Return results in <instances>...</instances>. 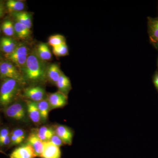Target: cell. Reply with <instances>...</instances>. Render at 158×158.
<instances>
[{
  "mask_svg": "<svg viewBox=\"0 0 158 158\" xmlns=\"http://www.w3.org/2000/svg\"><path fill=\"white\" fill-rule=\"evenodd\" d=\"M47 68L45 62L40 59L34 50L29 54L22 73L25 81L41 82L47 79Z\"/></svg>",
  "mask_w": 158,
  "mask_h": 158,
  "instance_id": "obj_1",
  "label": "cell"
},
{
  "mask_svg": "<svg viewBox=\"0 0 158 158\" xmlns=\"http://www.w3.org/2000/svg\"><path fill=\"white\" fill-rule=\"evenodd\" d=\"M21 85L14 79L3 80L0 87V106L5 108L14 102Z\"/></svg>",
  "mask_w": 158,
  "mask_h": 158,
  "instance_id": "obj_2",
  "label": "cell"
},
{
  "mask_svg": "<svg viewBox=\"0 0 158 158\" xmlns=\"http://www.w3.org/2000/svg\"><path fill=\"white\" fill-rule=\"evenodd\" d=\"M0 78L14 79L21 85L26 83L21 72L9 60H0Z\"/></svg>",
  "mask_w": 158,
  "mask_h": 158,
  "instance_id": "obj_3",
  "label": "cell"
},
{
  "mask_svg": "<svg viewBox=\"0 0 158 158\" xmlns=\"http://www.w3.org/2000/svg\"><path fill=\"white\" fill-rule=\"evenodd\" d=\"M28 55L27 47L25 44H19L11 53L5 56L6 59L12 62L22 73Z\"/></svg>",
  "mask_w": 158,
  "mask_h": 158,
  "instance_id": "obj_4",
  "label": "cell"
},
{
  "mask_svg": "<svg viewBox=\"0 0 158 158\" xmlns=\"http://www.w3.org/2000/svg\"><path fill=\"white\" fill-rule=\"evenodd\" d=\"M3 111L6 117L12 120L21 121L25 118V110L22 104L19 102L12 103L4 108Z\"/></svg>",
  "mask_w": 158,
  "mask_h": 158,
  "instance_id": "obj_5",
  "label": "cell"
},
{
  "mask_svg": "<svg viewBox=\"0 0 158 158\" xmlns=\"http://www.w3.org/2000/svg\"><path fill=\"white\" fill-rule=\"evenodd\" d=\"M48 100L51 110L63 107L67 104L68 101L67 95L58 91L49 94Z\"/></svg>",
  "mask_w": 158,
  "mask_h": 158,
  "instance_id": "obj_6",
  "label": "cell"
},
{
  "mask_svg": "<svg viewBox=\"0 0 158 158\" xmlns=\"http://www.w3.org/2000/svg\"><path fill=\"white\" fill-rule=\"evenodd\" d=\"M45 94L44 89L40 86L29 87L25 88L23 91L25 97L36 102L44 99Z\"/></svg>",
  "mask_w": 158,
  "mask_h": 158,
  "instance_id": "obj_7",
  "label": "cell"
},
{
  "mask_svg": "<svg viewBox=\"0 0 158 158\" xmlns=\"http://www.w3.org/2000/svg\"><path fill=\"white\" fill-rule=\"evenodd\" d=\"M37 157L33 148L29 144L15 148L9 155V158H35Z\"/></svg>",
  "mask_w": 158,
  "mask_h": 158,
  "instance_id": "obj_8",
  "label": "cell"
},
{
  "mask_svg": "<svg viewBox=\"0 0 158 158\" xmlns=\"http://www.w3.org/2000/svg\"><path fill=\"white\" fill-rule=\"evenodd\" d=\"M61 152L60 147L53 144L50 141H44V149L41 158H61Z\"/></svg>",
  "mask_w": 158,
  "mask_h": 158,
  "instance_id": "obj_9",
  "label": "cell"
},
{
  "mask_svg": "<svg viewBox=\"0 0 158 158\" xmlns=\"http://www.w3.org/2000/svg\"><path fill=\"white\" fill-rule=\"evenodd\" d=\"M57 136L61 138L65 144L70 145L72 144L73 133L70 129L65 126L59 125L55 131Z\"/></svg>",
  "mask_w": 158,
  "mask_h": 158,
  "instance_id": "obj_10",
  "label": "cell"
},
{
  "mask_svg": "<svg viewBox=\"0 0 158 158\" xmlns=\"http://www.w3.org/2000/svg\"><path fill=\"white\" fill-rule=\"evenodd\" d=\"M28 144L33 148L37 156L42 154L44 149V142L40 139L36 133H31L27 139Z\"/></svg>",
  "mask_w": 158,
  "mask_h": 158,
  "instance_id": "obj_11",
  "label": "cell"
},
{
  "mask_svg": "<svg viewBox=\"0 0 158 158\" xmlns=\"http://www.w3.org/2000/svg\"><path fill=\"white\" fill-rule=\"evenodd\" d=\"M26 102L30 119L35 124H39L41 118L37 102L30 100H27Z\"/></svg>",
  "mask_w": 158,
  "mask_h": 158,
  "instance_id": "obj_12",
  "label": "cell"
},
{
  "mask_svg": "<svg viewBox=\"0 0 158 158\" xmlns=\"http://www.w3.org/2000/svg\"><path fill=\"white\" fill-rule=\"evenodd\" d=\"M18 45L16 41L10 37H3L0 39V49L6 55L11 53Z\"/></svg>",
  "mask_w": 158,
  "mask_h": 158,
  "instance_id": "obj_13",
  "label": "cell"
},
{
  "mask_svg": "<svg viewBox=\"0 0 158 158\" xmlns=\"http://www.w3.org/2000/svg\"><path fill=\"white\" fill-rule=\"evenodd\" d=\"M62 72L60 70L59 65L56 63H53L48 66L47 70V78L52 83L55 84L59 80Z\"/></svg>",
  "mask_w": 158,
  "mask_h": 158,
  "instance_id": "obj_14",
  "label": "cell"
},
{
  "mask_svg": "<svg viewBox=\"0 0 158 158\" xmlns=\"http://www.w3.org/2000/svg\"><path fill=\"white\" fill-rule=\"evenodd\" d=\"M35 50L37 56L44 62L49 61L52 59V52L47 44L40 43L37 45Z\"/></svg>",
  "mask_w": 158,
  "mask_h": 158,
  "instance_id": "obj_15",
  "label": "cell"
},
{
  "mask_svg": "<svg viewBox=\"0 0 158 158\" xmlns=\"http://www.w3.org/2000/svg\"><path fill=\"white\" fill-rule=\"evenodd\" d=\"M59 91L67 95L72 88L70 80L63 73L56 84Z\"/></svg>",
  "mask_w": 158,
  "mask_h": 158,
  "instance_id": "obj_16",
  "label": "cell"
},
{
  "mask_svg": "<svg viewBox=\"0 0 158 158\" xmlns=\"http://www.w3.org/2000/svg\"><path fill=\"white\" fill-rule=\"evenodd\" d=\"M12 16L16 19V21L23 24L31 29L32 26L31 15L30 13L26 11H22L11 13Z\"/></svg>",
  "mask_w": 158,
  "mask_h": 158,
  "instance_id": "obj_17",
  "label": "cell"
},
{
  "mask_svg": "<svg viewBox=\"0 0 158 158\" xmlns=\"http://www.w3.org/2000/svg\"><path fill=\"white\" fill-rule=\"evenodd\" d=\"M15 32L16 36L20 39H27L31 35V29L21 23L15 22L14 24Z\"/></svg>",
  "mask_w": 158,
  "mask_h": 158,
  "instance_id": "obj_18",
  "label": "cell"
},
{
  "mask_svg": "<svg viewBox=\"0 0 158 158\" xmlns=\"http://www.w3.org/2000/svg\"><path fill=\"white\" fill-rule=\"evenodd\" d=\"M6 7L10 13L23 11L25 8L23 2L17 0H9L6 3Z\"/></svg>",
  "mask_w": 158,
  "mask_h": 158,
  "instance_id": "obj_19",
  "label": "cell"
},
{
  "mask_svg": "<svg viewBox=\"0 0 158 158\" xmlns=\"http://www.w3.org/2000/svg\"><path fill=\"white\" fill-rule=\"evenodd\" d=\"M36 134L40 140L44 142L50 141L55 135V131L50 127L43 126L40 128Z\"/></svg>",
  "mask_w": 158,
  "mask_h": 158,
  "instance_id": "obj_20",
  "label": "cell"
},
{
  "mask_svg": "<svg viewBox=\"0 0 158 158\" xmlns=\"http://www.w3.org/2000/svg\"><path fill=\"white\" fill-rule=\"evenodd\" d=\"M37 104L40 113L41 120L46 121L48 118L49 112L50 109L48 100L44 99L40 101L37 102Z\"/></svg>",
  "mask_w": 158,
  "mask_h": 158,
  "instance_id": "obj_21",
  "label": "cell"
},
{
  "mask_svg": "<svg viewBox=\"0 0 158 158\" xmlns=\"http://www.w3.org/2000/svg\"><path fill=\"white\" fill-rule=\"evenodd\" d=\"M11 143V131L9 128L5 127L0 129V147L9 146Z\"/></svg>",
  "mask_w": 158,
  "mask_h": 158,
  "instance_id": "obj_22",
  "label": "cell"
},
{
  "mask_svg": "<svg viewBox=\"0 0 158 158\" xmlns=\"http://www.w3.org/2000/svg\"><path fill=\"white\" fill-rule=\"evenodd\" d=\"M1 29L7 37H11L15 34L14 24L11 20L4 21L1 26Z\"/></svg>",
  "mask_w": 158,
  "mask_h": 158,
  "instance_id": "obj_23",
  "label": "cell"
},
{
  "mask_svg": "<svg viewBox=\"0 0 158 158\" xmlns=\"http://www.w3.org/2000/svg\"><path fill=\"white\" fill-rule=\"evenodd\" d=\"M65 39L64 36L60 34L52 35L49 37L48 44L52 48L56 47L65 43Z\"/></svg>",
  "mask_w": 158,
  "mask_h": 158,
  "instance_id": "obj_24",
  "label": "cell"
},
{
  "mask_svg": "<svg viewBox=\"0 0 158 158\" xmlns=\"http://www.w3.org/2000/svg\"><path fill=\"white\" fill-rule=\"evenodd\" d=\"M53 53L57 57L65 56L69 55L68 46L66 43L62 45L53 48Z\"/></svg>",
  "mask_w": 158,
  "mask_h": 158,
  "instance_id": "obj_25",
  "label": "cell"
},
{
  "mask_svg": "<svg viewBox=\"0 0 158 158\" xmlns=\"http://www.w3.org/2000/svg\"><path fill=\"white\" fill-rule=\"evenodd\" d=\"M11 135L18 138L22 142H23L25 138V133L23 130L21 129L16 128L12 130L11 131Z\"/></svg>",
  "mask_w": 158,
  "mask_h": 158,
  "instance_id": "obj_26",
  "label": "cell"
},
{
  "mask_svg": "<svg viewBox=\"0 0 158 158\" xmlns=\"http://www.w3.org/2000/svg\"><path fill=\"white\" fill-rule=\"evenodd\" d=\"M150 27L152 36L156 40H158V20L152 22Z\"/></svg>",
  "mask_w": 158,
  "mask_h": 158,
  "instance_id": "obj_27",
  "label": "cell"
},
{
  "mask_svg": "<svg viewBox=\"0 0 158 158\" xmlns=\"http://www.w3.org/2000/svg\"><path fill=\"white\" fill-rule=\"evenodd\" d=\"M50 141H51L52 143L55 144V145H56L58 147H60L62 145H64V144L63 141L61 140V138H59V136H57L55 133V135L52 137L51 138Z\"/></svg>",
  "mask_w": 158,
  "mask_h": 158,
  "instance_id": "obj_28",
  "label": "cell"
},
{
  "mask_svg": "<svg viewBox=\"0 0 158 158\" xmlns=\"http://www.w3.org/2000/svg\"><path fill=\"white\" fill-rule=\"evenodd\" d=\"M5 12V7L2 2L0 1V19L4 16Z\"/></svg>",
  "mask_w": 158,
  "mask_h": 158,
  "instance_id": "obj_29",
  "label": "cell"
},
{
  "mask_svg": "<svg viewBox=\"0 0 158 158\" xmlns=\"http://www.w3.org/2000/svg\"><path fill=\"white\" fill-rule=\"evenodd\" d=\"M153 81L154 85H155V87L156 88L157 90L158 91V72L156 73L155 74L154 76L153 77Z\"/></svg>",
  "mask_w": 158,
  "mask_h": 158,
  "instance_id": "obj_30",
  "label": "cell"
},
{
  "mask_svg": "<svg viewBox=\"0 0 158 158\" xmlns=\"http://www.w3.org/2000/svg\"><path fill=\"white\" fill-rule=\"evenodd\" d=\"M0 153H3V154L5 153L3 152L2 151V150H1V149H0Z\"/></svg>",
  "mask_w": 158,
  "mask_h": 158,
  "instance_id": "obj_31",
  "label": "cell"
},
{
  "mask_svg": "<svg viewBox=\"0 0 158 158\" xmlns=\"http://www.w3.org/2000/svg\"><path fill=\"white\" fill-rule=\"evenodd\" d=\"M1 28H0V34H1Z\"/></svg>",
  "mask_w": 158,
  "mask_h": 158,
  "instance_id": "obj_32",
  "label": "cell"
},
{
  "mask_svg": "<svg viewBox=\"0 0 158 158\" xmlns=\"http://www.w3.org/2000/svg\"><path fill=\"white\" fill-rule=\"evenodd\" d=\"M0 60H1V55H0Z\"/></svg>",
  "mask_w": 158,
  "mask_h": 158,
  "instance_id": "obj_33",
  "label": "cell"
},
{
  "mask_svg": "<svg viewBox=\"0 0 158 158\" xmlns=\"http://www.w3.org/2000/svg\"></svg>",
  "mask_w": 158,
  "mask_h": 158,
  "instance_id": "obj_34",
  "label": "cell"
}]
</instances>
